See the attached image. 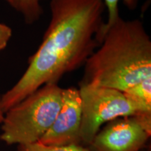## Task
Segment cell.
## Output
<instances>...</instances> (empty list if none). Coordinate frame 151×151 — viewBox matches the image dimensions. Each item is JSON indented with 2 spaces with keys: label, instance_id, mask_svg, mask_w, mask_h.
I'll return each mask as SVG.
<instances>
[{
  "label": "cell",
  "instance_id": "1",
  "mask_svg": "<svg viewBox=\"0 0 151 151\" xmlns=\"http://www.w3.org/2000/svg\"><path fill=\"white\" fill-rule=\"evenodd\" d=\"M102 0H50V20L20 78L1 97L6 113L46 84L85 65L101 43Z\"/></svg>",
  "mask_w": 151,
  "mask_h": 151
},
{
  "label": "cell",
  "instance_id": "12",
  "mask_svg": "<svg viewBox=\"0 0 151 151\" xmlns=\"http://www.w3.org/2000/svg\"><path fill=\"white\" fill-rule=\"evenodd\" d=\"M5 1H6V2L8 3L11 7H13V8L16 10V7H17L16 0H5Z\"/></svg>",
  "mask_w": 151,
  "mask_h": 151
},
{
  "label": "cell",
  "instance_id": "7",
  "mask_svg": "<svg viewBox=\"0 0 151 151\" xmlns=\"http://www.w3.org/2000/svg\"><path fill=\"white\" fill-rule=\"evenodd\" d=\"M123 93L143 113L151 114V77L131 87Z\"/></svg>",
  "mask_w": 151,
  "mask_h": 151
},
{
  "label": "cell",
  "instance_id": "5",
  "mask_svg": "<svg viewBox=\"0 0 151 151\" xmlns=\"http://www.w3.org/2000/svg\"><path fill=\"white\" fill-rule=\"evenodd\" d=\"M135 116L118 118L107 122L90 144L92 151H141L150 139Z\"/></svg>",
  "mask_w": 151,
  "mask_h": 151
},
{
  "label": "cell",
  "instance_id": "9",
  "mask_svg": "<svg viewBox=\"0 0 151 151\" xmlns=\"http://www.w3.org/2000/svg\"><path fill=\"white\" fill-rule=\"evenodd\" d=\"M102 1L108 11V18L106 21L104 22L101 31V42L106 30L120 17L118 9V3L120 0H102ZM121 1H122L128 9L134 10L137 7L139 0H121Z\"/></svg>",
  "mask_w": 151,
  "mask_h": 151
},
{
  "label": "cell",
  "instance_id": "13",
  "mask_svg": "<svg viewBox=\"0 0 151 151\" xmlns=\"http://www.w3.org/2000/svg\"><path fill=\"white\" fill-rule=\"evenodd\" d=\"M0 101H1V96H0ZM4 114L5 113H4V111L1 108V105H0V124L2 123L4 118Z\"/></svg>",
  "mask_w": 151,
  "mask_h": 151
},
{
  "label": "cell",
  "instance_id": "6",
  "mask_svg": "<svg viewBox=\"0 0 151 151\" xmlns=\"http://www.w3.org/2000/svg\"><path fill=\"white\" fill-rule=\"evenodd\" d=\"M81 100L78 88H64L62 103L53 123L39 142L47 146L81 145Z\"/></svg>",
  "mask_w": 151,
  "mask_h": 151
},
{
  "label": "cell",
  "instance_id": "10",
  "mask_svg": "<svg viewBox=\"0 0 151 151\" xmlns=\"http://www.w3.org/2000/svg\"><path fill=\"white\" fill-rule=\"evenodd\" d=\"M16 151H92L81 145L69 146H47L37 141L28 144L18 145Z\"/></svg>",
  "mask_w": 151,
  "mask_h": 151
},
{
  "label": "cell",
  "instance_id": "2",
  "mask_svg": "<svg viewBox=\"0 0 151 151\" xmlns=\"http://www.w3.org/2000/svg\"><path fill=\"white\" fill-rule=\"evenodd\" d=\"M80 83L124 92L151 77V39L142 21L119 18L84 65Z\"/></svg>",
  "mask_w": 151,
  "mask_h": 151
},
{
  "label": "cell",
  "instance_id": "4",
  "mask_svg": "<svg viewBox=\"0 0 151 151\" xmlns=\"http://www.w3.org/2000/svg\"><path fill=\"white\" fill-rule=\"evenodd\" d=\"M81 100V137L90 145L104 124L122 117L143 113L119 90L90 83H79Z\"/></svg>",
  "mask_w": 151,
  "mask_h": 151
},
{
  "label": "cell",
  "instance_id": "8",
  "mask_svg": "<svg viewBox=\"0 0 151 151\" xmlns=\"http://www.w3.org/2000/svg\"><path fill=\"white\" fill-rule=\"evenodd\" d=\"M43 1L45 0H16V10L22 14L26 23L34 24L43 16L41 3Z\"/></svg>",
  "mask_w": 151,
  "mask_h": 151
},
{
  "label": "cell",
  "instance_id": "3",
  "mask_svg": "<svg viewBox=\"0 0 151 151\" xmlns=\"http://www.w3.org/2000/svg\"><path fill=\"white\" fill-rule=\"evenodd\" d=\"M63 89L58 83L46 84L9 109L1 123V141L9 146L39 141L59 113Z\"/></svg>",
  "mask_w": 151,
  "mask_h": 151
},
{
  "label": "cell",
  "instance_id": "11",
  "mask_svg": "<svg viewBox=\"0 0 151 151\" xmlns=\"http://www.w3.org/2000/svg\"><path fill=\"white\" fill-rule=\"evenodd\" d=\"M11 37V28L6 24L0 22V51L3 50L7 46Z\"/></svg>",
  "mask_w": 151,
  "mask_h": 151
}]
</instances>
